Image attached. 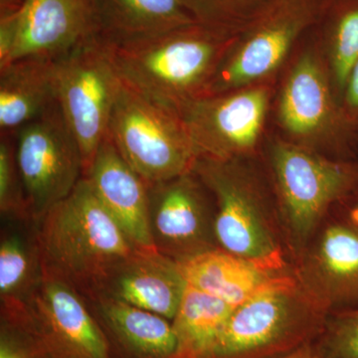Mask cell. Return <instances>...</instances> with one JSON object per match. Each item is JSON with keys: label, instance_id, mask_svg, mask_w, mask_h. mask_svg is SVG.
I'll use <instances>...</instances> for the list:
<instances>
[{"label": "cell", "instance_id": "1", "mask_svg": "<svg viewBox=\"0 0 358 358\" xmlns=\"http://www.w3.org/2000/svg\"><path fill=\"white\" fill-rule=\"evenodd\" d=\"M38 240L45 272L67 282L85 300L103 294L138 250L86 178L40 219Z\"/></svg>", "mask_w": 358, "mask_h": 358}, {"label": "cell", "instance_id": "2", "mask_svg": "<svg viewBox=\"0 0 358 358\" xmlns=\"http://www.w3.org/2000/svg\"><path fill=\"white\" fill-rule=\"evenodd\" d=\"M106 46L124 86L178 113L204 96L223 41L215 28L196 23L134 43Z\"/></svg>", "mask_w": 358, "mask_h": 358}, {"label": "cell", "instance_id": "3", "mask_svg": "<svg viewBox=\"0 0 358 358\" xmlns=\"http://www.w3.org/2000/svg\"><path fill=\"white\" fill-rule=\"evenodd\" d=\"M322 308L308 303L293 279L234 308L207 358H279L313 343L324 329Z\"/></svg>", "mask_w": 358, "mask_h": 358}, {"label": "cell", "instance_id": "4", "mask_svg": "<svg viewBox=\"0 0 358 358\" xmlns=\"http://www.w3.org/2000/svg\"><path fill=\"white\" fill-rule=\"evenodd\" d=\"M108 136L147 185L192 173L199 157L178 113L124 84L110 115Z\"/></svg>", "mask_w": 358, "mask_h": 358}, {"label": "cell", "instance_id": "5", "mask_svg": "<svg viewBox=\"0 0 358 358\" xmlns=\"http://www.w3.org/2000/svg\"><path fill=\"white\" fill-rule=\"evenodd\" d=\"M56 83L59 108L81 150L85 178L108 136L122 83L98 37L56 60Z\"/></svg>", "mask_w": 358, "mask_h": 358}, {"label": "cell", "instance_id": "6", "mask_svg": "<svg viewBox=\"0 0 358 358\" xmlns=\"http://www.w3.org/2000/svg\"><path fill=\"white\" fill-rule=\"evenodd\" d=\"M13 134L28 211L39 221L84 178L81 150L58 102Z\"/></svg>", "mask_w": 358, "mask_h": 358}, {"label": "cell", "instance_id": "7", "mask_svg": "<svg viewBox=\"0 0 358 358\" xmlns=\"http://www.w3.org/2000/svg\"><path fill=\"white\" fill-rule=\"evenodd\" d=\"M193 171L216 199L218 246L267 272L282 270L281 247L258 201L228 160L199 157Z\"/></svg>", "mask_w": 358, "mask_h": 358}, {"label": "cell", "instance_id": "8", "mask_svg": "<svg viewBox=\"0 0 358 358\" xmlns=\"http://www.w3.org/2000/svg\"><path fill=\"white\" fill-rule=\"evenodd\" d=\"M10 322L23 324L48 358H110L109 341L84 296L45 271L24 313Z\"/></svg>", "mask_w": 358, "mask_h": 358}, {"label": "cell", "instance_id": "9", "mask_svg": "<svg viewBox=\"0 0 358 358\" xmlns=\"http://www.w3.org/2000/svg\"><path fill=\"white\" fill-rule=\"evenodd\" d=\"M193 171L148 185L150 229L155 249L176 262L217 248L216 211Z\"/></svg>", "mask_w": 358, "mask_h": 358}, {"label": "cell", "instance_id": "10", "mask_svg": "<svg viewBox=\"0 0 358 358\" xmlns=\"http://www.w3.org/2000/svg\"><path fill=\"white\" fill-rule=\"evenodd\" d=\"M273 164L289 228L298 239H306L329 205L348 192L352 173L288 143L275 145Z\"/></svg>", "mask_w": 358, "mask_h": 358}, {"label": "cell", "instance_id": "11", "mask_svg": "<svg viewBox=\"0 0 358 358\" xmlns=\"http://www.w3.org/2000/svg\"><path fill=\"white\" fill-rule=\"evenodd\" d=\"M267 105V92L254 89L196 99L178 113L199 157L228 160L255 145Z\"/></svg>", "mask_w": 358, "mask_h": 358}, {"label": "cell", "instance_id": "12", "mask_svg": "<svg viewBox=\"0 0 358 358\" xmlns=\"http://www.w3.org/2000/svg\"><path fill=\"white\" fill-rule=\"evenodd\" d=\"M98 37L95 0H25L6 66L25 57L59 60Z\"/></svg>", "mask_w": 358, "mask_h": 358}, {"label": "cell", "instance_id": "13", "mask_svg": "<svg viewBox=\"0 0 358 358\" xmlns=\"http://www.w3.org/2000/svg\"><path fill=\"white\" fill-rule=\"evenodd\" d=\"M310 15L306 0H282L278 3L237 53L216 71L203 96L221 95L272 72L287 55Z\"/></svg>", "mask_w": 358, "mask_h": 358}, {"label": "cell", "instance_id": "14", "mask_svg": "<svg viewBox=\"0 0 358 358\" xmlns=\"http://www.w3.org/2000/svg\"><path fill=\"white\" fill-rule=\"evenodd\" d=\"M85 178L136 248L155 250L147 182L122 159L109 136L103 140Z\"/></svg>", "mask_w": 358, "mask_h": 358}, {"label": "cell", "instance_id": "15", "mask_svg": "<svg viewBox=\"0 0 358 358\" xmlns=\"http://www.w3.org/2000/svg\"><path fill=\"white\" fill-rule=\"evenodd\" d=\"M186 286L176 261L157 249H138L117 270L101 294L126 301L171 322Z\"/></svg>", "mask_w": 358, "mask_h": 358}, {"label": "cell", "instance_id": "16", "mask_svg": "<svg viewBox=\"0 0 358 358\" xmlns=\"http://www.w3.org/2000/svg\"><path fill=\"white\" fill-rule=\"evenodd\" d=\"M2 218L0 240L1 319L15 320L43 278L38 221Z\"/></svg>", "mask_w": 358, "mask_h": 358}, {"label": "cell", "instance_id": "17", "mask_svg": "<svg viewBox=\"0 0 358 358\" xmlns=\"http://www.w3.org/2000/svg\"><path fill=\"white\" fill-rule=\"evenodd\" d=\"M98 38L121 46L199 23L182 0H95Z\"/></svg>", "mask_w": 358, "mask_h": 358}, {"label": "cell", "instance_id": "18", "mask_svg": "<svg viewBox=\"0 0 358 358\" xmlns=\"http://www.w3.org/2000/svg\"><path fill=\"white\" fill-rule=\"evenodd\" d=\"M56 103V60L25 57L0 68L1 134H15Z\"/></svg>", "mask_w": 358, "mask_h": 358}, {"label": "cell", "instance_id": "19", "mask_svg": "<svg viewBox=\"0 0 358 358\" xmlns=\"http://www.w3.org/2000/svg\"><path fill=\"white\" fill-rule=\"evenodd\" d=\"M308 270L310 289L326 308H358V231L348 223L327 228Z\"/></svg>", "mask_w": 358, "mask_h": 358}, {"label": "cell", "instance_id": "20", "mask_svg": "<svg viewBox=\"0 0 358 358\" xmlns=\"http://www.w3.org/2000/svg\"><path fill=\"white\" fill-rule=\"evenodd\" d=\"M188 286L238 307L285 275L270 273L221 248L178 262Z\"/></svg>", "mask_w": 358, "mask_h": 358}, {"label": "cell", "instance_id": "21", "mask_svg": "<svg viewBox=\"0 0 358 358\" xmlns=\"http://www.w3.org/2000/svg\"><path fill=\"white\" fill-rule=\"evenodd\" d=\"M86 301L102 329L131 357L173 358L178 341L171 320L107 294Z\"/></svg>", "mask_w": 358, "mask_h": 358}, {"label": "cell", "instance_id": "22", "mask_svg": "<svg viewBox=\"0 0 358 358\" xmlns=\"http://www.w3.org/2000/svg\"><path fill=\"white\" fill-rule=\"evenodd\" d=\"M235 308L187 285L171 320L178 341L173 358L208 357Z\"/></svg>", "mask_w": 358, "mask_h": 358}, {"label": "cell", "instance_id": "23", "mask_svg": "<svg viewBox=\"0 0 358 358\" xmlns=\"http://www.w3.org/2000/svg\"><path fill=\"white\" fill-rule=\"evenodd\" d=\"M285 128L298 136L315 133L327 124L331 99L326 78L312 57L301 59L293 70L281 101Z\"/></svg>", "mask_w": 358, "mask_h": 358}, {"label": "cell", "instance_id": "24", "mask_svg": "<svg viewBox=\"0 0 358 358\" xmlns=\"http://www.w3.org/2000/svg\"><path fill=\"white\" fill-rule=\"evenodd\" d=\"M0 211L1 217L31 218L16 162L14 134H1L0 141Z\"/></svg>", "mask_w": 358, "mask_h": 358}, {"label": "cell", "instance_id": "25", "mask_svg": "<svg viewBox=\"0 0 358 358\" xmlns=\"http://www.w3.org/2000/svg\"><path fill=\"white\" fill-rule=\"evenodd\" d=\"M315 345L324 358H358V308L327 320Z\"/></svg>", "mask_w": 358, "mask_h": 358}, {"label": "cell", "instance_id": "26", "mask_svg": "<svg viewBox=\"0 0 358 358\" xmlns=\"http://www.w3.org/2000/svg\"><path fill=\"white\" fill-rule=\"evenodd\" d=\"M358 61V9L348 11L339 20L334 45V69L336 80L345 87Z\"/></svg>", "mask_w": 358, "mask_h": 358}, {"label": "cell", "instance_id": "27", "mask_svg": "<svg viewBox=\"0 0 358 358\" xmlns=\"http://www.w3.org/2000/svg\"><path fill=\"white\" fill-rule=\"evenodd\" d=\"M0 358H48L23 324L1 319Z\"/></svg>", "mask_w": 358, "mask_h": 358}, {"label": "cell", "instance_id": "28", "mask_svg": "<svg viewBox=\"0 0 358 358\" xmlns=\"http://www.w3.org/2000/svg\"><path fill=\"white\" fill-rule=\"evenodd\" d=\"M188 10L201 24L217 28L230 14L248 0H182Z\"/></svg>", "mask_w": 358, "mask_h": 358}, {"label": "cell", "instance_id": "29", "mask_svg": "<svg viewBox=\"0 0 358 358\" xmlns=\"http://www.w3.org/2000/svg\"><path fill=\"white\" fill-rule=\"evenodd\" d=\"M346 87H348V92H346L348 103L352 108L358 109V61L350 73Z\"/></svg>", "mask_w": 358, "mask_h": 358}, {"label": "cell", "instance_id": "30", "mask_svg": "<svg viewBox=\"0 0 358 358\" xmlns=\"http://www.w3.org/2000/svg\"><path fill=\"white\" fill-rule=\"evenodd\" d=\"M279 358H324L322 353L319 352L315 343H308V345L301 346L294 352L284 355Z\"/></svg>", "mask_w": 358, "mask_h": 358}, {"label": "cell", "instance_id": "31", "mask_svg": "<svg viewBox=\"0 0 358 358\" xmlns=\"http://www.w3.org/2000/svg\"><path fill=\"white\" fill-rule=\"evenodd\" d=\"M25 0H0V17L20 13Z\"/></svg>", "mask_w": 358, "mask_h": 358}, {"label": "cell", "instance_id": "32", "mask_svg": "<svg viewBox=\"0 0 358 358\" xmlns=\"http://www.w3.org/2000/svg\"><path fill=\"white\" fill-rule=\"evenodd\" d=\"M348 224L358 231V203L350 209V215H348Z\"/></svg>", "mask_w": 358, "mask_h": 358}]
</instances>
